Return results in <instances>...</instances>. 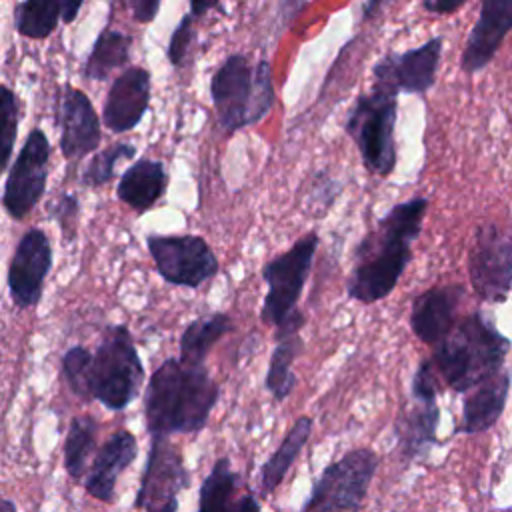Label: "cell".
I'll return each instance as SVG.
<instances>
[{"label": "cell", "mask_w": 512, "mask_h": 512, "mask_svg": "<svg viewBox=\"0 0 512 512\" xmlns=\"http://www.w3.org/2000/svg\"><path fill=\"white\" fill-rule=\"evenodd\" d=\"M510 340L482 312L456 322L434 346L432 364L454 392H470L504 368Z\"/></svg>", "instance_id": "3"}, {"label": "cell", "mask_w": 512, "mask_h": 512, "mask_svg": "<svg viewBox=\"0 0 512 512\" xmlns=\"http://www.w3.org/2000/svg\"><path fill=\"white\" fill-rule=\"evenodd\" d=\"M168 174L162 160L140 158L130 164L116 186V196L136 214H144L166 194Z\"/></svg>", "instance_id": "21"}, {"label": "cell", "mask_w": 512, "mask_h": 512, "mask_svg": "<svg viewBox=\"0 0 512 512\" xmlns=\"http://www.w3.org/2000/svg\"><path fill=\"white\" fill-rule=\"evenodd\" d=\"M464 296L462 284L434 286L418 294L410 308V330L414 336L430 346L442 342L456 326V312Z\"/></svg>", "instance_id": "19"}, {"label": "cell", "mask_w": 512, "mask_h": 512, "mask_svg": "<svg viewBox=\"0 0 512 512\" xmlns=\"http://www.w3.org/2000/svg\"><path fill=\"white\" fill-rule=\"evenodd\" d=\"M62 20V0H26L14 6V28L20 36L48 38Z\"/></svg>", "instance_id": "28"}, {"label": "cell", "mask_w": 512, "mask_h": 512, "mask_svg": "<svg viewBox=\"0 0 512 512\" xmlns=\"http://www.w3.org/2000/svg\"><path fill=\"white\" fill-rule=\"evenodd\" d=\"M58 146L66 160H76L98 150L102 142L100 118L92 100L80 88L64 84L56 96Z\"/></svg>", "instance_id": "15"}, {"label": "cell", "mask_w": 512, "mask_h": 512, "mask_svg": "<svg viewBox=\"0 0 512 512\" xmlns=\"http://www.w3.org/2000/svg\"><path fill=\"white\" fill-rule=\"evenodd\" d=\"M46 214L60 226V232L66 242H74L78 232L80 202L72 192H58L46 206Z\"/></svg>", "instance_id": "33"}, {"label": "cell", "mask_w": 512, "mask_h": 512, "mask_svg": "<svg viewBox=\"0 0 512 512\" xmlns=\"http://www.w3.org/2000/svg\"><path fill=\"white\" fill-rule=\"evenodd\" d=\"M318 244V234L306 232L286 252L264 264L262 278L268 286L260 310L264 324L278 328L298 310V300L310 276Z\"/></svg>", "instance_id": "7"}, {"label": "cell", "mask_w": 512, "mask_h": 512, "mask_svg": "<svg viewBox=\"0 0 512 512\" xmlns=\"http://www.w3.org/2000/svg\"><path fill=\"white\" fill-rule=\"evenodd\" d=\"M506 512H512V508H510V510H506Z\"/></svg>", "instance_id": "42"}, {"label": "cell", "mask_w": 512, "mask_h": 512, "mask_svg": "<svg viewBox=\"0 0 512 512\" xmlns=\"http://www.w3.org/2000/svg\"><path fill=\"white\" fill-rule=\"evenodd\" d=\"M468 278L480 300L500 304L508 298L512 288V232L494 222L476 228L468 252Z\"/></svg>", "instance_id": "10"}, {"label": "cell", "mask_w": 512, "mask_h": 512, "mask_svg": "<svg viewBox=\"0 0 512 512\" xmlns=\"http://www.w3.org/2000/svg\"><path fill=\"white\" fill-rule=\"evenodd\" d=\"M428 198L414 196L394 204L354 248V264L346 280L348 298L374 304L396 288L412 260V244L422 232Z\"/></svg>", "instance_id": "1"}, {"label": "cell", "mask_w": 512, "mask_h": 512, "mask_svg": "<svg viewBox=\"0 0 512 512\" xmlns=\"http://www.w3.org/2000/svg\"><path fill=\"white\" fill-rule=\"evenodd\" d=\"M340 188V182L328 172H318L306 192V208L314 210V214H324L334 204Z\"/></svg>", "instance_id": "35"}, {"label": "cell", "mask_w": 512, "mask_h": 512, "mask_svg": "<svg viewBox=\"0 0 512 512\" xmlns=\"http://www.w3.org/2000/svg\"><path fill=\"white\" fill-rule=\"evenodd\" d=\"M434 364L430 358L420 360L410 386L412 406L402 410L396 420L398 444L408 458H416L428 452L436 442V428L440 420V410L436 404L438 386L434 376Z\"/></svg>", "instance_id": "12"}, {"label": "cell", "mask_w": 512, "mask_h": 512, "mask_svg": "<svg viewBox=\"0 0 512 512\" xmlns=\"http://www.w3.org/2000/svg\"><path fill=\"white\" fill-rule=\"evenodd\" d=\"M188 10L194 14V16H204L206 12H210V10H224V6L220 4V2H202V0H192L190 2V6H188Z\"/></svg>", "instance_id": "39"}, {"label": "cell", "mask_w": 512, "mask_h": 512, "mask_svg": "<svg viewBox=\"0 0 512 512\" xmlns=\"http://www.w3.org/2000/svg\"><path fill=\"white\" fill-rule=\"evenodd\" d=\"M378 466L370 448L346 452L324 468L300 512H358Z\"/></svg>", "instance_id": "8"}, {"label": "cell", "mask_w": 512, "mask_h": 512, "mask_svg": "<svg viewBox=\"0 0 512 512\" xmlns=\"http://www.w3.org/2000/svg\"><path fill=\"white\" fill-rule=\"evenodd\" d=\"M138 454L136 436L128 430L114 432L104 446L98 450L92 470L86 478V490L90 496L102 502H110L114 496V486L124 468H128Z\"/></svg>", "instance_id": "20"}, {"label": "cell", "mask_w": 512, "mask_h": 512, "mask_svg": "<svg viewBox=\"0 0 512 512\" xmlns=\"http://www.w3.org/2000/svg\"><path fill=\"white\" fill-rule=\"evenodd\" d=\"M198 20V16H194L190 10L182 16V20L176 24L168 48H166V56L170 60V64L174 68H184L186 60H188V52H190V44L194 40V22Z\"/></svg>", "instance_id": "34"}, {"label": "cell", "mask_w": 512, "mask_h": 512, "mask_svg": "<svg viewBox=\"0 0 512 512\" xmlns=\"http://www.w3.org/2000/svg\"><path fill=\"white\" fill-rule=\"evenodd\" d=\"M126 6L132 10L136 22H152L160 10V0H128Z\"/></svg>", "instance_id": "36"}, {"label": "cell", "mask_w": 512, "mask_h": 512, "mask_svg": "<svg viewBox=\"0 0 512 512\" xmlns=\"http://www.w3.org/2000/svg\"><path fill=\"white\" fill-rule=\"evenodd\" d=\"M510 372L502 368L496 376L470 390L462 404V422L458 432L480 434L490 430L504 412L510 392Z\"/></svg>", "instance_id": "22"}, {"label": "cell", "mask_w": 512, "mask_h": 512, "mask_svg": "<svg viewBox=\"0 0 512 512\" xmlns=\"http://www.w3.org/2000/svg\"><path fill=\"white\" fill-rule=\"evenodd\" d=\"M310 434H312V418L300 416L292 424V428L286 432V436L280 442V446L276 448V452L264 462V466L260 470V486H262L264 494L274 490L284 480L288 468L296 462V458H298L300 450L304 448V444L308 442Z\"/></svg>", "instance_id": "27"}, {"label": "cell", "mask_w": 512, "mask_h": 512, "mask_svg": "<svg viewBox=\"0 0 512 512\" xmlns=\"http://www.w3.org/2000/svg\"><path fill=\"white\" fill-rule=\"evenodd\" d=\"M132 44L134 38L130 34L104 26L88 52L82 70L84 78L104 82L114 70L128 66L132 60Z\"/></svg>", "instance_id": "24"}, {"label": "cell", "mask_w": 512, "mask_h": 512, "mask_svg": "<svg viewBox=\"0 0 512 512\" xmlns=\"http://www.w3.org/2000/svg\"><path fill=\"white\" fill-rule=\"evenodd\" d=\"M512 30V0H484L466 38L460 68L466 74L484 70Z\"/></svg>", "instance_id": "18"}, {"label": "cell", "mask_w": 512, "mask_h": 512, "mask_svg": "<svg viewBox=\"0 0 512 512\" xmlns=\"http://www.w3.org/2000/svg\"><path fill=\"white\" fill-rule=\"evenodd\" d=\"M146 248L160 278L172 286L196 290L220 270L214 250L198 234H148Z\"/></svg>", "instance_id": "9"}, {"label": "cell", "mask_w": 512, "mask_h": 512, "mask_svg": "<svg viewBox=\"0 0 512 512\" xmlns=\"http://www.w3.org/2000/svg\"><path fill=\"white\" fill-rule=\"evenodd\" d=\"M136 146L132 142H116L98 150L80 174V184L84 188H100L114 178V168L120 160L134 158Z\"/></svg>", "instance_id": "30"}, {"label": "cell", "mask_w": 512, "mask_h": 512, "mask_svg": "<svg viewBox=\"0 0 512 512\" xmlns=\"http://www.w3.org/2000/svg\"><path fill=\"white\" fill-rule=\"evenodd\" d=\"M396 118L398 90L374 80L366 92L356 96L344 120V132L356 144L364 168L380 178L396 168Z\"/></svg>", "instance_id": "5"}, {"label": "cell", "mask_w": 512, "mask_h": 512, "mask_svg": "<svg viewBox=\"0 0 512 512\" xmlns=\"http://www.w3.org/2000/svg\"><path fill=\"white\" fill-rule=\"evenodd\" d=\"M52 264L54 254L48 234L42 228L26 230L14 248L6 274L10 300L18 310L38 306Z\"/></svg>", "instance_id": "13"}, {"label": "cell", "mask_w": 512, "mask_h": 512, "mask_svg": "<svg viewBox=\"0 0 512 512\" xmlns=\"http://www.w3.org/2000/svg\"><path fill=\"white\" fill-rule=\"evenodd\" d=\"M0 110H2V132H0V142H2V162L0 168L2 170H10L8 164L12 160V150L16 144V136H18V124L22 118V108H20V100L16 96V92L10 86H2L0 88Z\"/></svg>", "instance_id": "32"}, {"label": "cell", "mask_w": 512, "mask_h": 512, "mask_svg": "<svg viewBox=\"0 0 512 512\" xmlns=\"http://www.w3.org/2000/svg\"><path fill=\"white\" fill-rule=\"evenodd\" d=\"M220 398L206 364L166 358L144 390V420L152 438L200 432Z\"/></svg>", "instance_id": "2"}, {"label": "cell", "mask_w": 512, "mask_h": 512, "mask_svg": "<svg viewBox=\"0 0 512 512\" xmlns=\"http://www.w3.org/2000/svg\"><path fill=\"white\" fill-rule=\"evenodd\" d=\"M180 450L168 438H152L136 504L142 512H178V492L188 486Z\"/></svg>", "instance_id": "14"}, {"label": "cell", "mask_w": 512, "mask_h": 512, "mask_svg": "<svg viewBox=\"0 0 512 512\" xmlns=\"http://www.w3.org/2000/svg\"><path fill=\"white\" fill-rule=\"evenodd\" d=\"M82 6H84L82 0H72V2L64 0V2H62V22H64V24H72V22L76 20V16H78V12H80Z\"/></svg>", "instance_id": "38"}, {"label": "cell", "mask_w": 512, "mask_h": 512, "mask_svg": "<svg viewBox=\"0 0 512 512\" xmlns=\"http://www.w3.org/2000/svg\"><path fill=\"white\" fill-rule=\"evenodd\" d=\"M464 4V0H424L422 8L430 14H452L460 10Z\"/></svg>", "instance_id": "37"}, {"label": "cell", "mask_w": 512, "mask_h": 512, "mask_svg": "<svg viewBox=\"0 0 512 512\" xmlns=\"http://www.w3.org/2000/svg\"><path fill=\"white\" fill-rule=\"evenodd\" d=\"M234 330L232 316L226 312H212L192 320L180 336V360L188 364H204L212 346Z\"/></svg>", "instance_id": "26"}, {"label": "cell", "mask_w": 512, "mask_h": 512, "mask_svg": "<svg viewBox=\"0 0 512 512\" xmlns=\"http://www.w3.org/2000/svg\"><path fill=\"white\" fill-rule=\"evenodd\" d=\"M240 476L232 470L228 458H218L202 482L198 512H260L254 496L234 498Z\"/></svg>", "instance_id": "23"}, {"label": "cell", "mask_w": 512, "mask_h": 512, "mask_svg": "<svg viewBox=\"0 0 512 512\" xmlns=\"http://www.w3.org/2000/svg\"><path fill=\"white\" fill-rule=\"evenodd\" d=\"M0 512H16V506L10 500H4L0 506Z\"/></svg>", "instance_id": "41"}, {"label": "cell", "mask_w": 512, "mask_h": 512, "mask_svg": "<svg viewBox=\"0 0 512 512\" xmlns=\"http://www.w3.org/2000/svg\"><path fill=\"white\" fill-rule=\"evenodd\" d=\"M98 422L90 414L74 416L64 440V468L72 478L86 472V460L94 448Z\"/></svg>", "instance_id": "29"}, {"label": "cell", "mask_w": 512, "mask_h": 512, "mask_svg": "<svg viewBox=\"0 0 512 512\" xmlns=\"http://www.w3.org/2000/svg\"><path fill=\"white\" fill-rule=\"evenodd\" d=\"M208 90L224 134L260 124L276 102L270 62L260 58L256 64H250L238 52L222 60L210 78Z\"/></svg>", "instance_id": "4"}, {"label": "cell", "mask_w": 512, "mask_h": 512, "mask_svg": "<svg viewBox=\"0 0 512 512\" xmlns=\"http://www.w3.org/2000/svg\"><path fill=\"white\" fill-rule=\"evenodd\" d=\"M150 72L142 66H128L110 84L104 106L102 122L114 134H124L136 128L150 106Z\"/></svg>", "instance_id": "17"}, {"label": "cell", "mask_w": 512, "mask_h": 512, "mask_svg": "<svg viewBox=\"0 0 512 512\" xmlns=\"http://www.w3.org/2000/svg\"><path fill=\"white\" fill-rule=\"evenodd\" d=\"M52 146L42 128H32L18 150L4 182L2 206L14 220H24L46 192Z\"/></svg>", "instance_id": "11"}, {"label": "cell", "mask_w": 512, "mask_h": 512, "mask_svg": "<svg viewBox=\"0 0 512 512\" xmlns=\"http://www.w3.org/2000/svg\"><path fill=\"white\" fill-rule=\"evenodd\" d=\"M382 6H384V2H380V0L364 2V4H362V16H364V20L372 18V16H374V12H376V10H380Z\"/></svg>", "instance_id": "40"}, {"label": "cell", "mask_w": 512, "mask_h": 512, "mask_svg": "<svg viewBox=\"0 0 512 512\" xmlns=\"http://www.w3.org/2000/svg\"><path fill=\"white\" fill-rule=\"evenodd\" d=\"M90 368H92V352L86 346L76 344L62 354L60 376L68 386V390L84 402L94 400L92 388H90Z\"/></svg>", "instance_id": "31"}, {"label": "cell", "mask_w": 512, "mask_h": 512, "mask_svg": "<svg viewBox=\"0 0 512 512\" xmlns=\"http://www.w3.org/2000/svg\"><path fill=\"white\" fill-rule=\"evenodd\" d=\"M274 342L276 344L268 362L264 386L276 402H284L296 388L298 380L294 374V362L302 356L306 344L300 332L274 334Z\"/></svg>", "instance_id": "25"}, {"label": "cell", "mask_w": 512, "mask_h": 512, "mask_svg": "<svg viewBox=\"0 0 512 512\" xmlns=\"http://www.w3.org/2000/svg\"><path fill=\"white\" fill-rule=\"evenodd\" d=\"M144 364L134 338L124 324H106L92 352V398L108 410H124L140 392Z\"/></svg>", "instance_id": "6"}, {"label": "cell", "mask_w": 512, "mask_h": 512, "mask_svg": "<svg viewBox=\"0 0 512 512\" xmlns=\"http://www.w3.org/2000/svg\"><path fill=\"white\" fill-rule=\"evenodd\" d=\"M442 46L444 38L434 36L416 48L388 52L374 64L372 76L398 92L426 94L436 82Z\"/></svg>", "instance_id": "16"}]
</instances>
